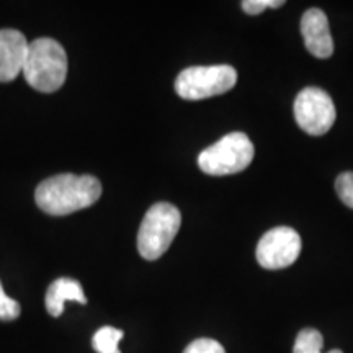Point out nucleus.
Wrapping results in <instances>:
<instances>
[{
    "instance_id": "nucleus-1",
    "label": "nucleus",
    "mask_w": 353,
    "mask_h": 353,
    "mask_svg": "<svg viewBox=\"0 0 353 353\" xmlns=\"http://www.w3.org/2000/svg\"><path fill=\"white\" fill-rule=\"evenodd\" d=\"M101 183L94 175L59 174L43 180L34 192L39 210L51 216H65L99 201Z\"/></svg>"
},
{
    "instance_id": "nucleus-2",
    "label": "nucleus",
    "mask_w": 353,
    "mask_h": 353,
    "mask_svg": "<svg viewBox=\"0 0 353 353\" xmlns=\"http://www.w3.org/2000/svg\"><path fill=\"white\" fill-rule=\"evenodd\" d=\"M26 82L43 94L59 90L68 77V54L52 38H38L28 44L23 65Z\"/></svg>"
},
{
    "instance_id": "nucleus-3",
    "label": "nucleus",
    "mask_w": 353,
    "mask_h": 353,
    "mask_svg": "<svg viewBox=\"0 0 353 353\" xmlns=\"http://www.w3.org/2000/svg\"><path fill=\"white\" fill-rule=\"evenodd\" d=\"M182 224V214L170 203H156L145 213L138 232V250L145 260H157L167 252Z\"/></svg>"
},
{
    "instance_id": "nucleus-4",
    "label": "nucleus",
    "mask_w": 353,
    "mask_h": 353,
    "mask_svg": "<svg viewBox=\"0 0 353 353\" xmlns=\"http://www.w3.org/2000/svg\"><path fill=\"white\" fill-rule=\"evenodd\" d=\"M254 144L244 132H229L198 156V167L205 174L224 176L239 174L254 161Z\"/></svg>"
},
{
    "instance_id": "nucleus-5",
    "label": "nucleus",
    "mask_w": 353,
    "mask_h": 353,
    "mask_svg": "<svg viewBox=\"0 0 353 353\" xmlns=\"http://www.w3.org/2000/svg\"><path fill=\"white\" fill-rule=\"evenodd\" d=\"M237 72L232 65H193L175 79V92L183 100H205L223 95L236 85Z\"/></svg>"
},
{
    "instance_id": "nucleus-6",
    "label": "nucleus",
    "mask_w": 353,
    "mask_h": 353,
    "mask_svg": "<svg viewBox=\"0 0 353 353\" xmlns=\"http://www.w3.org/2000/svg\"><path fill=\"white\" fill-rule=\"evenodd\" d=\"M293 110L298 126L309 136L325 134L337 117L332 99L319 87L303 88L294 100Z\"/></svg>"
},
{
    "instance_id": "nucleus-7",
    "label": "nucleus",
    "mask_w": 353,
    "mask_h": 353,
    "mask_svg": "<svg viewBox=\"0 0 353 353\" xmlns=\"http://www.w3.org/2000/svg\"><path fill=\"white\" fill-rule=\"evenodd\" d=\"M303 242L293 228L280 226L265 232L257 245V262L267 270H281L296 262Z\"/></svg>"
},
{
    "instance_id": "nucleus-8",
    "label": "nucleus",
    "mask_w": 353,
    "mask_h": 353,
    "mask_svg": "<svg viewBox=\"0 0 353 353\" xmlns=\"http://www.w3.org/2000/svg\"><path fill=\"white\" fill-rule=\"evenodd\" d=\"M301 33L307 51L317 59L334 54V39L330 34L327 15L321 8H309L301 19Z\"/></svg>"
},
{
    "instance_id": "nucleus-9",
    "label": "nucleus",
    "mask_w": 353,
    "mask_h": 353,
    "mask_svg": "<svg viewBox=\"0 0 353 353\" xmlns=\"http://www.w3.org/2000/svg\"><path fill=\"white\" fill-rule=\"evenodd\" d=\"M28 44L23 33L0 30V82H10L23 72Z\"/></svg>"
},
{
    "instance_id": "nucleus-10",
    "label": "nucleus",
    "mask_w": 353,
    "mask_h": 353,
    "mask_svg": "<svg viewBox=\"0 0 353 353\" xmlns=\"http://www.w3.org/2000/svg\"><path fill=\"white\" fill-rule=\"evenodd\" d=\"M68 301H77L81 304L87 303L82 285L70 278H59V280L52 281L46 291V298H44L46 311L52 317H59L64 312V304Z\"/></svg>"
},
{
    "instance_id": "nucleus-11",
    "label": "nucleus",
    "mask_w": 353,
    "mask_h": 353,
    "mask_svg": "<svg viewBox=\"0 0 353 353\" xmlns=\"http://www.w3.org/2000/svg\"><path fill=\"white\" fill-rule=\"evenodd\" d=\"M123 335H125L123 330L105 325L95 332L94 339H92V345L99 353H121L118 345H120Z\"/></svg>"
},
{
    "instance_id": "nucleus-12",
    "label": "nucleus",
    "mask_w": 353,
    "mask_h": 353,
    "mask_svg": "<svg viewBox=\"0 0 353 353\" xmlns=\"http://www.w3.org/2000/svg\"><path fill=\"white\" fill-rule=\"evenodd\" d=\"M324 339L316 329H303L294 342L293 353H322Z\"/></svg>"
},
{
    "instance_id": "nucleus-13",
    "label": "nucleus",
    "mask_w": 353,
    "mask_h": 353,
    "mask_svg": "<svg viewBox=\"0 0 353 353\" xmlns=\"http://www.w3.org/2000/svg\"><path fill=\"white\" fill-rule=\"evenodd\" d=\"M335 190H337V195L343 201V205L353 208V172H343L339 175Z\"/></svg>"
},
{
    "instance_id": "nucleus-14",
    "label": "nucleus",
    "mask_w": 353,
    "mask_h": 353,
    "mask_svg": "<svg viewBox=\"0 0 353 353\" xmlns=\"http://www.w3.org/2000/svg\"><path fill=\"white\" fill-rule=\"evenodd\" d=\"M21 307L19 301L7 296L3 291L2 281H0V319L2 321H15L20 316Z\"/></svg>"
},
{
    "instance_id": "nucleus-15",
    "label": "nucleus",
    "mask_w": 353,
    "mask_h": 353,
    "mask_svg": "<svg viewBox=\"0 0 353 353\" xmlns=\"http://www.w3.org/2000/svg\"><path fill=\"white\" fill-rule=\"evenodd\" d=\"M183 353H226V350L214 339H196L185 348Z\"/></svg>"
},
{
    "instance_id": "nucleus-16",
    "label": "nucleus",
    "mask_w": 353,
    "mask_h": 353,
    "mask_svg": "<svg viewBox=\"0 0 353 353\" xmlns=\"http://www.w3.org/2000/svg\"><path fill=\"white\" fill-rule=\"evenodd\" d=\"M285 6V0H244L242 10L249 15H259L265 8H280Z\"/></svg>"
},
{
    "instance_id": "nucleus-17",
    "label": "nucleus",
    "mask_w": 353,
    "mask_h": 353,
    "mask_svg": "<svg viewBox=\"0 0 353 353\" xmlns=\"http://www.w3.org/2000/svg\"><path fill=\"white\" fill-rule=\"evenodd\" d=\"M329 353H343L342 350H339V348H334V350H330Z\"/></svg>"
}]
</instances>
